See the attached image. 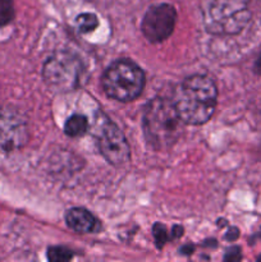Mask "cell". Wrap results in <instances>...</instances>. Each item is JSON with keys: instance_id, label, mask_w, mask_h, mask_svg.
<instances>
[{"instance_id": "obj_3", "label": "cell", "mask_w": 261, "mask_h": 262, "mask_svg": "<svg viewBox=\"0 0 261 262\" xmlns=\"http://www.w3.org/2000/svg\"><path fill=\"white\" fill-rule=\"evenodd\" d=\"M201 9L205 28L214 36L238 35L251 19L246 0H204Z\"/></svg>"}, {"instance_id": "obj_13", "label": "cell", "mask_w": 261, "mask_h": 262, "mask_svg": "<svg viewBox=\"0 0 261 262\" xmlns=\"http://www.w3.org/2000/svg\"><path fill=\"white\" fill-rule=\"evenodd\" d=\"M14 18L13 0H0V26H5Z\"/></svg>"}, {"instance_id": "obj_15", "label": "cell", "mask_w": 261, "mask_h": 262, "mask_svg": "<svg viewBox=\"0 0 261 262\" xmlns=\"http://www.w3.org/2000/svg\"><path fill=\"white\" fill-rule=\"evenodd\" d=\"M241 258H242V256H241V250L238 247L229 248L224 256L225 261H240Z\"/></svg>"}, {"instance_id": "obj_11", "label": "cell", "mask_w": 261, "mask_h": 262, "mask_svg": "<svg viewBox=\"0 0 261 262\" xmlns=\"http://www.w3.org/2000/svg\"><path fill=\"white\" fill-rule=\"evenodd\" d=\"M77 27L81 33H90L99 26V18L94 13H82L76 18Z\"/></svg>"}, {"instance_id": "obj_9", "label": "cell", "mask_w": 261, "mask_h": 262, "mask_svg": "<svg viewBox=\"0 0 261 262\" xmlns=\"http://www.w3.org/2000/svg\"><path fill=\"white\" fill-rule=\"evenodd\" d=\"M66 222L72 230L81 234L97 233L101 229V224L96 216L83 207H73L68 210L66 214Z\"/></svg>"}, {"instance_id": "obj_18", "label": "cell", "mask_w": 261, "mask_h": 262, "mask_svg": "<svg viewBox=\"0 0 261 262\" xmlns=\"http://www.w3.org/2000/svg\"><path fill=\"white\" fill-rule=\"evenodd\" d=\"M193 250H194L193 246L188 245V246H186V247L182 248L181 253H184V255H189V253H192V251H193Z\"/></svg>"}, {"instance_id": "obj_17", "label": "cell", "mask_w": 261, "mask_h": 262, "mask_svg": "<svg viewBox=\"0 0 261 262\" xmlns=\"http://www.w3.org/2000/svg\"><path fill=\"white\" fill-rule=\"evenodd\" d=\"M173 232H171V239H177V238L182 237V234H183V228L181 227V225H174L173 227Z\"/></svg>"}, {"instance_id": "obj_6", "label": "cell", "mask_w": 261, "mask_h": 262, "mask_svg": "<svg viewBox=\"0 0 261 262\" xmlns=\"http://www.w3.org/2000/svg\"><path fill=\"white\" fill-rule=\"evenodd\" d=\"M94 129L100 154L107 163L114 166H122L130 160L129 143L114 122L100 113L95 119Z\"/></svg>"}, {"instance_id": "obj_2", "label": "cell", "mask_w": 261, "mask_h": 262, "mask_svg": "<svg viewBox=\"0 0 261 262\" xmlns=\"http://www.w3.org/2000/svg\"><path fill=\"white\" fill-rule=\"evenodd\" d=\"M183 124L171 100L156 97L143 110V136L147 145L156 151L173 147L181 138Z\"/></svg>"}, {"instance_id": "obj_16", "label": "cell", "mask_w": 261, "mask_h": 262, "mask_svg": "<svg viewBox=\"0 0 261 262\" xmlns=\"http://www.w3.org/2000/svg\"><path fill=\"white\" fill-rule=\"evenodd\" d=\"M238 235H240V230L237 229V228H230L229 232L225 234V239L230 241V242H233V241H235L238 238Z\"/></svg>"}, {"instance_id": "obj_8", "label": "cell", "mask_w": 261, "mask_h": 262, "mask_svg": "<svg viewBox=\"0 0 261 262\" xmlns=\"http://www.w3.org/2000/svg\"><path fill=\"white\" fill-rule=\"evenodd\" d=\"M176 20V8L168 3H161L148 8L141 23V30L150 42H163L173 33Z\"/></svg>"}, {"instance_id": "obj_5", "label": "cell", "mask_w": 261, "mask_h": 262, "mask_svg": "<svg viewBox=\"0 0 261 262\" xmlns=\"http://www.w3.org/2000/svg\"><path fill=\"white\" fill-rule=\"evenodd\" d=\"M86 68L76 54L59 50L49 56L44 64L42 76L45 83L56 92H69L83 83Z\"/></svg>"}, {"instance_id": "obj_14", "label": "cell", "mask_w": 261, "mask_h": 262, "mask_svg": "<svg viewBox=\"0 0 261 262\" xmlns=\"http://www.w3.org/2000/svg\"><path fill=\"white\" fill-rule=\"evenodd\" d=\"M153 235L154 239H155V245L158 248H163L165 246L166 241H168V232H166V228L163 224H154L153 227Z\"/></svg>"}, {"instance_id": "obj_19", "label": "cell", "mask_w": 261, "mask_h": 262, "mask_svg": "<svg viewBox=\"0 0 261 262\" xmlns=\"http://www.w3.org/2000/svg\"><path fill=\"white\" fill-rule=\"evenodd\" d=\"M255 71L257 72L258 74H261V53H260V55H258L257 60H256V64H255Z\"/></svg>"}, {"instance_id": "obj_4", "label": "cell", "mask_w": 261, "mask_h": 262, "mask_svg": "<svg viewBox=\"0 0 261 262\" xmlns=\"http://www.w3.org/2000/svg\"><path fill=\"white\" fill-rule=\"evenodd\" d=\"M145 82V73L137 64L128 59H119L107 67L101 78V86L112 99L129 102L142 94Z\"/></svg>"}, {"instance_id": "obj_1", "label": "cell", "mask_w": 261, "mask_h": 262, "mask_svg": "<svg viewBox=\"0 0 261 262\" xmlns=\"http://www.w3.org/2000/svg\"><path fill=\"white\" fill-rule=\"evenodd\" d=\"M171 101L184 124H205L216 109L217 87L210 77L189 76L174 90Z\"/></svg>"}, {"instance_id": "obj_7", "label": "cell", "mask_w": 261, "mask_h": 262, "mask_svg": "<svg viewBox=\"0 0 261 262\" xmlns=\"http://www.w3.org/2000/svg\"><path fill=\"white\" fill-rule=\"evenodd\" d=\"M27 142L28 125L22 113L12 107L0 109V152L17 151Z\"/></svg>"}, {"instance_id": "obj_10", "label": "cell", "mask_w": 261, "mask_h": 262, "mask_svg": "<svg viewBox=\"0 0 261 262\" xmlns=\"http://www.w3.org/2000/svg\"><path fill=\"white\" fill-rule=\"evenodd\" d=\"M90 123L84 115L81 114H73L67 119L66 124H64V132L67 136L72 138L82 137L89 132Z\"/></svg>"}, {"instance_id": "obj_12", "label": "cell", "mask_w": 261, "mask_h": 262, "mask_svg": "<svg viewBox=\"0 0 261 262\" xmlns=\"http://www.w3.org/2000/svg\"><path fill=\"white\" fill-rule=\"evenodd\" d=\"M48 258L51 262H66L73 258V252L63 246H53L48 248Z\"/></svg>"}]
</instances>
